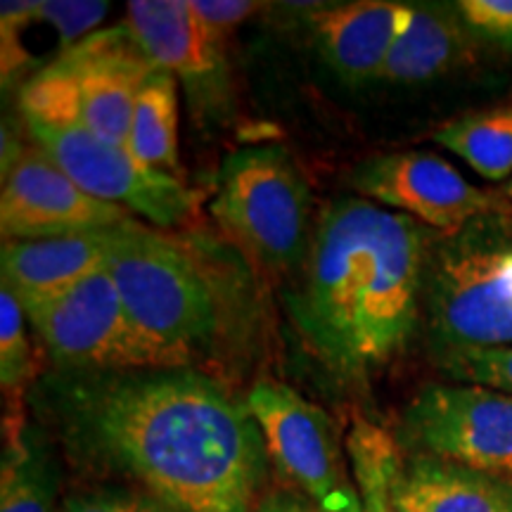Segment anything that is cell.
I'll use <instances>...</instances> for the list:
<instances>
[{
  "label": "cell",
  "mask_w": 512,
  "mask_h": 512,
  "mask_svg": "<svg viewBox=\"0 0 512 512\" xmlns=\"http://www.w3.org/2000/svg\"><path fill=\"white\" fill-rule=\"evenodd\" d=\"M430 230L363 197L328 204L311 235L290 316L313 356L342 382H368L422 323Z\"/></svg>",
  "instance_id": "obj_2"
},
{
  "label": "cell",
  "mask_w": 512,
  "mask_h": 512,
  "mask_svg": "<svg viewBox=\"0 0 512 512\" xmlns=\"http://www.w3.org/2000/svg\"><path fill=\"white\" fill-rule=\"evenodd\" d=\"M422 323L437 354L512 347V209L430 230Z\"/></svg>",
  "instance_id": "obj_3"
},
{
  "label": "cell",
  "mask_w": 512,
  "mask_h": 512,
  "mask_svg": "<svg viewBox=\"0 0 512 512\" xmlns=\"http://www.w3.org/2000/svg\"><path fill=\"white\" fill-rule=\"evenodd\" d=\"M36 147L72 181L98 200L143 216L157 228H176L190 219L197 195L178 176L150 169L126 145L95 136L83 124H27Z\"/></svg>",
  "instance_id": "obj_8"
},
{
  "label": "cell",
  "mask_w": 512,
  "mask_h": 512,
  "mask_svg": "<svg viewBox=\"0 0 512 512\" xmlns=\"http://www.w3.org/2000/svg\"><path fill=\"white\" fill-rule=\"evenodd\" d=\"M24 313L50 358L67 370L178 368L138 328L107 268Z\"/></svg>",
  "instance_id": "obj_6"
},
{
  "label": "cell",
  "mask_w": 512,
  "mask_h": 512,
  "mask_svg": "<svg viewBox=\"0 0 512 512\" xmlns=\"http://www.w3.org/2000/svg\"><path fill=\"white\" fill-rule=\"evenodd\" d=\"M389 512H403V510L399 508V505L394 503V496H392V505H389Z\"/></svg>",
  "instance_id": "obj_30"
},
{
  "label": "cell",
  "mask_w": 512,
  "mask_h": 512,
  "mask_svg": "<svg viewBox=\"0 0 512 512\" xmlns=\"http://www.w3.org/2000/svg\"><path fill=\"white\" fill-rule=\"evenodd\" d=\"M110 5L100 0H41L38 19L48 22L60 38V55L95 34Z\"/></svg>",
  "instance_id": "obj_24"
},
{
  "label": "cell",
  "mask_w": 512,
  "mask_h": 512,
  "mask_svg": "<svg viewBox=\"0 0 512 512\" xmlns=\"http://www.w3.org/2000/svg\"><path fill=\"white\" fill-rule=\"evenodd\" d=\"M347 453L363 512H389L394 477L403 463L401 446L382 427L358 418L349 434Z\"/></svg>",
  "instance_id": "obj_21"
},
{
  "label": "cell",
  "mask_w": 512,
  "mask_h": 512,
  "mask_svg": "<svg viewBox=\"0 0 512 512\" xmlns=\"http://www.w3.org/2000/svg\"><path fill=\"white\" fill-rule=\"evenodd\" d=\"M349 185L363 200L411 216L434 233H456L479 216L512 209L503 192L477 188L432 152H387L356 164Z\"/></svg>",
  "instance_id": "obj_10"
},
{
  "label": "cell",
  "mask_w": 512,
  "mask_h": 512,
  "mask_svg": "<svg viewBox=\"0 0 512 512\" xmlns=\"http://www.w3.org/2000/svg\"><path fill=\"white\" fill-rule=\"evenodd\" d=\"M57 512H181L164 503L162 498L133 489V486H98L76 491L60 503Z\"/></svg>",
  "instance_id": "obj_25"
},
{
  "label": "cell",
  "mask_w": 512,
  "mask_h": 512,
  "mask_svg": "<svg viewBox=\"0 0 512 512\" xmlns=\"http://www.w3.org/2000/svg\"><path fill=\"white\" fill-rule=\"evenodd\" d=\"M247 406L264 434L268 456L320 512H363L351 482L335 422L323 408L283 382L261 380L247 394Z\"/></svg>",
  "instance_id": "obj_9"
},
{
  "label": "cell",
  "mask_w": 512,
  "mask_h": 512,
  "mask_svg": "<svg viewBox=\"0 0 512 512\" xmlns=\"http://www.w3.org/2000/svg\"><path fill=\"white\" fill-rule=\"evenodd\" d=\"M38 19L36 0H17L0 5V36H3V81L8 83V76L17 74L22 64H27V53L22 50V31L29 27V22Z\"/></svg>",
  "instance_id": "obj_27"
},
{
  "label": "cell",
  "mask_w": 512,
  "mask_h": 512,
  "mask_svg": "<svg viewBox=\"0 0 512 512\" xmlns=\"http://www.w3.org/2000/svg\"><path fill=\"white\" fill-rule=\"evenodd\" d=\"M105 268L107 245L102 230L67 238L10 240L0 249L3 287L15 294L24 311L60 297Z\"/></svg>",
  "instance_id": "obj_15"
},
{
  "label": "cell",
  "mask_w": 512,
  "mask_h": 512,
  "mask_svg": "<svg viewBox=\"0 0 512 512\" xmlns=\"http://www.w3.org/2000/svg\"><path fill=\"white\" fill-rule=\"evenodd\" d=\"M17 297L0 287V382L5 392H19L31 375V347Z\"/></svg>",
  "instance_id": "obj_22"
},
{
  "label": "cell",
  "mask_w": 512,
  "mask_h": 512,
  "mask_svg": "<svg viewBox=\"0 0 512 512\" xmlns=\"http://www.w3.org/2000/svg\"><path fill=\"white\" fill-rule=\"evenodd\" d=\"M211 216L268 273L304 264L311 245V188L283 145L238 147L216 176Z\"/></svg>",
  "instance_id": "obj_5"
},
{
  "label": "cell",
  "mask_w": 512,
  "mask_h": 512,
  "mask_svg": "<svg viewBox=\"0 0 512 512\" xmlns=\"http://www.w3.org/2000/svg\"><path fill=\"white\" fill-rule=\"evenodd\" d=\"M192 8L204 19L211 31L226 38V34L249 15L261 8L259 3H247V0H219V3H207V0H192Z\"/></svg>",
  "instance_id": "obj_28"
},
{
  "label": "cell",
  "mask_w": 512,
  "mask_h": 512,
  "mask_svg": "<svg viewBox=\"0 0 512 512\" xmlns=\"http://www.w3.org/2000/svg\"><path fill=\"white\" fill-rule=\"evenodd\" d=\"M102 235L107 271L128 313L178 368H188L219 332V306L207 275L174 240L133 219Z\"/></svg>",
  "instance_id": "obj_4"
},
{
  "label": "cell",
  "mask_w": 512,
  "mask_h": 512,
  "mask_svg": "<svg viewBox=\"0 0 512 512\" xmlns=\"http://www.w3.org/2000/svg\"><path fill=\"white\" fill-rule=\"evenodd\" d=\"M441 366L456 382L477 384L512 396V347L451 354L441 358Z\"/></svg>",
  "instance_id": "obj_23"
},
{
  "label": "cell",
  "mask_w": 512,
  "mask_h": 512,
  "mask_svg": "<svg viewBox=\"0 0 512 512\" xmlns=\"http://www.w3.org/2000/svg\"><path fill=\"white\" fill-rule=\"evenodd\" d=\"M60 467L36 430L17 427L5 448L0 512H57Z\"/></svg>",
  "instance_id": "obj_18"
},
{
  "label": "cell",
  "mask_w": 512,
  "mask_h": 512,
  "mask_svg": "<svg viewBox=\"0 0 512 512\" xmlns=\"http://www.w3.org/2000/svg\"><path fill=\"white\" fill-rule=\"evenodd\" d=\"M57 60L76 83L83 126L110 143L126 145L133 105L147 76L157 69L128 24L95 31Z\"/></svg>",
  "instance_id": "obj_13"
},
{
  "label": "cell",
  "mask_w": 512,
  "mask_h": 512,
  "mask_svg": "<svg viewBox=\"0 0 512 512\" xmlns=\"http://www.w3.org/2000/svg\"><path fill=\"white\" fill-rule=\"evenodd\" d=\"M256 512H313L309 503H304L302 498L287 494V491H275L268 494L256 505Z\"/></svg>",
  "instance_id": "obj_29"
},
{
  "label": "cell",
  "mask_w": 512,
  "mask_h": 512,
  "mask_svg": "<svg viewBox=\"0 0 512 512\" xmlns=\"http://www.w3.org/2000/svg\"><path fill=\"white\" fill-rule=\"evenodd\" d=\"M453 5L472 36L512 50V0H460Z\"/></svg>",
  "instance_id": "obj_26"
},
{
  "label": "cell",
  "mask_w": 512,
  "mask_h": 512,
  "mask_svg": "<svg viewBox=\"0 0 512 512\" xmlns=\"http://www.w3.org/2000/svg\"><path fill=\"white\" fill-rule=\"evenodd\" d=\"M41 413L81 470L181 512H252L268 448L247 401L195 368L67 370Z\"/></svg>",
  "instance_id": "obj_1"
},
{
  "label": "cell",
  "mask_w": 512,
  "mask_h": 512,
  "mask_svg": "<svg viewBox=\"0 0 512 512\" xmlns=\"http://www.w3.org/2000/svg\"><path fill=\"white\" fill-rule=\"evenodd\" d=\"M126 24L152 64L174 74L197 107H223L228 64L223 36L211 31L188 0H131Z\"/></svg>",
  "instance_id": "obj_12"
},
{
  "label": "cell",
  "mask_w": 512,
  "mask_h": 512,
  "mask_svg": "<svg viewBox=\"0 0 512 512\" xmlns=\"http://www.w3.org/2000/svg\"><path fill=\"white\" fill-rule=\"evenodd\" d=\"M392 496L403 512H512V479L434 456H406Z\"/></svg>",
  "instance_id": "obj_16"
},
{
  "label": "cell",
  "mask_w": 512,
  "mask_h": 512,
  "mask_svg": "<svg viewBox=\"0 0 512 512\" xmlns=\"http://www.w3.org/2000/svg\"><path fill=\"white\" fill-rule=\"evenodd\" d=\"M126 221H131L126 209L88 195L38 147H24L17 162L3 174V242L98 233Z\"/></svg>",
  "instance_id": "obj_11"
},
{
  "label": "cell",
  "mask_w": 512,
  "mask_h": 512,
  "mask_svg": "<svg viewBox=\"0 0 512 512\" xmlns=\"http://www.w3.org/2000/svg\"><path fill=\"white\" fill-rule=\"evenodd\" d=\"M396 444L512 479V396L477 384H425L403 408Z\"/></svg>",
  "instance_id": "obj_7"
},
{
  "label": "cell",
  "mask_w": 512,
  "mask_h": 512,
  "mask_svg": "<svg viewBox=\"0 0 512 512\" xmlns=\"http://www.w3.org/2000/svg\"><path fill=\"white\" fill-rule=\"evenodd\" d=\"M128 150L150 169L178 176V81L155 69L133 105Z\"/></svg>",
  "instance_id": "obj_19"
},
{
  "label": "cell",
  "mask_w": 512,
  "mask_h": 512,
  "mask_svg": "<svg viewBox=\"0 0 512 512\" xmlns=\"http://www.w3.org/2000/svg\"><path fill=\"white\" fill-rule=\"evenodd\" d=\"M406 3L354 0V3L313 5L306 24L318 55L349 86L375 81L399 34Z\"/></svg>",
  "instance_id": "obj_14"
},
{
  "label": "cell",
  "mask_w": 512,
  "mask_h": 512,
  "mask_svg": "<svg viewBox=\"0 0 512 512\" xmlns=\"http://www.w3.org/2000/svg\"><path fill=\"white\" fill-rule=\"evenodd\" d=\"M432 138L479 176L489 181L512 178V102L446 121Z\"/></svg>",
  "instance_id": "obj_20"
},
{
  "label": "cell",
  "mask_w": 512,
  "mask_h": 512,
  "mask_svg": "<svg viewBox=\"0 0 512 512\" xmlns=\"http://www.w3.org/2000/svg\"><path fill=\"white\" fill-rule=\"evenodd\" d=\"M472 38L456 5L406 3L380 79L413 86L444 76L467 60Z\"/></svg>",
  "instance_id": "obj_17"
}]
</instances>
